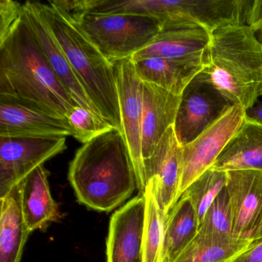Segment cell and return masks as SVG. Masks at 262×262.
Segmentation results:
<instances>
[{
    "instance_id": "obj_22",
    "label": "cell",
    "mask_w": 262,
    "mask_h": 262,
    "mask_svg": "<svg viewBox=\"0 0 262 262\" xmlns=\"http://www.w3.org/2000/svg\"><path fill=\"white\" fill-rule=\"evenodd\" d=\"M198 232L194 208L189 199L182 194L165 216L160 262H174Z\"/></svg>"
},
{
    "instance_id": "obj_18",
    "label": "cell",
    "mask_w": 262,
    "mask_h": 262,
    "mask_svg": "<svg viewBox=\"0 0 262 262\" xmlns=\"http://www.w3.org/2000/svg\"><path fill=\"white\" fill-rule=\"evenodd\" d=\"M211 33L202 28L161 30L151 43L131 58L133 62L150 59H187L208 53Z\"/></svg>"
},
{
    "instance_id": "obj_19",
    "label": "cell",
    "mask_w": 262,
    "mask_h": 262,
    "mask_svg": "<svg viewBox=\"0 0 262 262\" xmlns=\"http://www.w3.org/2000/svg\"><path fill=\"white\" fill-rule=\"evenodd\" d=\"M211 168L221 171L261 170L262 123L245 117Z\"/></svg>"
},
{
    "instance_id": "obj_6",
    "label": "cell",
    "mask_w": 262,
    "mask_h": 262,
    "mask_svg": "<svg viewBox=\"0 0 262 262\" xmlns=\"http://www.w3.org/2000/svg\"><path fill=\"white\" fill-rule=\"evenodd\" d=\"M253 0H163L162 30L202 28L211 33L228 25L248 26Z\"/></svg>"
},
{
    "instance_id": "obj_25",
    "label": "cell",
    "mask_w": 262,
    "mask_h": 262,
    "mask_svg": "<svg viewBox=\"0 0 262 262\" xmlns=\"http://www.w3.org/2000/svg\"><path fill=\"white\" fill-rule=\"evenodd\" d=\"M143 194L146 201L144 228V262H160L165 216L159 208L151 184H147Z\"/></svg>"
},
{
    "instance_id": "obj_15",
    "label": "cell",
    "mask_w": 262,
    "mask_h": 262,
    "mask_svg": "<svg viewBox=\"0 0 262 262\" xmlns=\"http://www.w3.org/2000/svg\"><path fill=\"white\" fill-rule=\"evenodd\" d=\"M23 13L39 40L52 70L70 97L76 105L85 108L96 117L103 119L76 77L68 59L36 7V2L27 1L23 4Z\"/></svg>"
},
{
    "instance_id": "obj_14",
    "label": "cell",
    "mask_w": 262,
    "mask_h": 262,
    "mask_svg": "<svg viewBox=\"0 0 262 262\" xmlns=\"http://www.w3.org/2000/svg\"><path fill=\"white\" fill-rule=\"evenodd\" d=\"M68 136H73L68 119L55 117L30 105L0 96V137Z\"/></svg>"
},
{
    "instance_id": "obj_3",
    "label": "cell",
    "mask_w": 262,
    "mask_h": 262,
    "mask_svg": "<svg viewBox=\"0 0 262 262\" xmlns=\"http://www.w3.org/2000/svg\"><path fill=\"white\" fill-rule=\"evenodd\" d=\"M204 72L233 105L247 110L262 97V46L247 25H228L211 33Z\"/></svg>"
},
{
    "instance_id": "obj_16",
    "label": "cell",
    "mask_w": 262,
    "mask_h": 262,
    "mask_svg": "<svg viewBox=\"0 0 262 262\" xmlns=\"http://www.w3.org/2000/svg\"><path fill=\"white\" fill-rule=\"evenodd\" d=\"M181 96L143 82L142 146L143 162L152 155L167 130L174 125Z\"/></svg>"
},
{
    "instance_id": "obj_4",
    "label": "cell",
    "mask_w": 262,
    "mask_h": 262,
    "mask_svg": "<svg viewBox=\"0 0 262 262\" xmlns=\"http://www.w3.org/2000/svg\"><path fill=\"white\" fill-rule=\"evenodd\" d=\"M36 4L101 117L122 133L114 64L50 3Z\"/></svg>"
},
{
    "instance_id": "obj_10",
    "label": "cell",
    "mask_w": 262,
    "mask_h": 262,
    "mask_svg": "<svg viewBox=\"0 0 262 262\" xmlns=\"http://www.w3.org/2000/svg\"><path fill=\"white\" fill-rule=\"evenodd\" d=\"M114 70L122 133L134 164L138 190L143 194L147 186L142 146L143 82L138 76L131 58L115 62Z\"/></svg>"
},
{
    "instance_id": "obj_2",
    "label": "cell",
    "mask_w": 262,
    "mask_h": 262,
    "mask_svg": "<svg viewBox=\"0 0 262 262\" xmlns=\"http://www.w3.org/2000/svg\"><path fill=\"white\" fill-rule=\"evenodd\" d=\"M69 180L78 201L113 211L138 189L134 164L123 133L113 128L83 144L70 162Z\"/></svg>"
},
{
    "instance_id": "obj_5",
    "label": "cell",
    "mask_w": 262,
    "mask_h": 262,
    "mask_svg": "<svg viewBox=\"0 0 262 262\" xmlns=\"http://www.w3.org/2000/svg\"><path fill=\"white\" fill-rule=\"evenodd\" d=\"M49 3L72 21L112 64L133 57L149 45L162 30L159 21L149 16L90 12L70 13Z\"/></svg>"
},
{
    "instance_id": "obj_28",
    "label": "cell",
    "mask_w": 262,
    "mask_h": 262,
    "mask_svg": "<svg viewBox=\"0 0 262 262\" xmlns=\"http://www.w3.org/2000/svg\"><path fill=\"white\" fill-rule=\"evenodd\" d=\"M23 4L13 0H0V36L5 34L22 13Z\"/></svg>"
},
{
    "instance_id": "obj_8",
    "label": "cell",
    "mask_w": 262,
    "mask_h": 262,
    "mask_svg": "<svg viewBox=\"0 0 262 262\" xmlns=\"http://www.w3.org/2000/svg\"><path fill=\"white\" fill-rule=\"evenodd\" d=\"M245 110L234 105L190 143L182 146L178 200L188 187L214 165L245 120Z\"/></svg>"
},
{
    "instance_id": "obj_12",
    "label": "cell",
    "mask_w": 262,
    "mask_h": 262,
    "mask_svg": "<svg viewBox=\"0 0 262 262\" xmlns=\"http://www.w3.org/2000/svg\"><path fill=\"white\" fill-rule=\"evenodd\" d=\"M182 145L171 125L161 139L152 155L144 160L147 184L153 192L161 211L166 216L178 202L182 171Z\"/></svg>"
},
{
    "instance_id": "obj_24",
    "label": "cell",
    "mask_w": 262,
    "mask_h": 262,
    "mask_svg": "<svg viewBox=\"0 0 262 262\" xmlns=\"http://www.w3.org/2000/svg\"><path fill=\"white\" fill-rule=\"evenodd\" d=\"M226 183L227 172L211 168L195 179L184 191L182 194L189 199L194 208L199 228L208 208L225 188Z\"/></svg>"
},
{
    "instance_id": "obj_13",
    "label": "cell",
    "mask_w": 262,
    "mask_h": 262,
    "mask_svg": "<svg viewBox=\"0 0 262 262\" xmlns=\"http://www.w3.org/2000/svg\"><path fill=\"white\" fill-rule=\"evenodd\" d=\"M146 201L144 194L127 202L110 219L107 262H144Z\"/></svg>"
},
{
    "instance_id": "obj_17",
    "label": "cell",
    "mask_w": 262,
    "mask_h": 262,
    "mask_svg": "<svg viewBox=\"0 0 262 262\" xmlns=\"http://www.w3.org/2000/svg\"><path fill=\"white\" fill-rule=\"evenodd\" d=\"M139 79L181 96L188 84L208 65V53L187 59L150 58L133 62Z\"/></svg>"
},
{
    "instance_id": "obj_11",
    "label": "cell",
    "mask_w": 262,
    "mask_h": 262,
    "mask_svg": "<svg viewBox=\"0 0 262 262\" xmlns=\"http://www.w3.org/2000/svg\"><path fill=\"white\" fill-rule=\"evenodd\" d=\"M227 191L232 219L233 236L251 241L262 240V171H227Z\"/></svg>"
},
{
    "instance_id": "obj_20",
    "label": "cell",
    "mask_w": 262,
    "mask_h": 262,
    "mask_svg": "<svg viewBox=\"0 0 262 262\" xmlns=\"http://www.w3.org/2000/svg\"><path fill=\"white\" fill-rule=\"evenodd\" d=\"M48 177L49 171L41 165L19 184L23 215L30 232L59 217V207L52 196Z\"/></svg>"
},
{
    "instance_id": "obj_27",
    "label": "cell",
    "mask_w": 262,
    "mask_h": 262,
    "mask_svg": "<svg viewBox=\"0 0 262 262\" xmlns=\"http://www.w3.org/2000/svg\"><path fill=\"white\" fill-rule=\"evenodd\" d=\"M67 119L73 130V137L82 144L115 128L103 119L96 117L79 105L72 110Z\"/></svg>"
},
{
    "instance_id": "obj_31",
    "label": "cell",
    "mask_w": 262,
    "mask_h": 262,
    "mask_svg": "<svg viewBox=\"0 0 262 262\" xmlns=\"http://www.w3.org/2000/svg\"><path fill=\"white\" fill-rule=\"evenodd\" d=\"M250 27L252 30L256 39L262 46V14L252 25L250 26Z\"/></svg>"
},
{
    "instance_id": "obj_1",
    "label": "cell",
    "mask_w": 262,
    "mask_h": 262,
    "mask_svg": "<svg viewBox=\"0 0 262 262\" xmlns=\"http://www.w3.org/2000/svg\"><path fill=\"white\" fill-rule=\"evenodd\" d=\"M0 96L64 119L77 106L52 70L23 10L0 36Z\"/></svg>"
},
{
    "instance_id": "obj_7",
    "label": "cell",
    "mask_w": 262,
    "mask_h": 262,
    "mask_svg": "<svg viewBox=\"0 0 262 262\" xmlns=\"http://www.w3.org/2000/svg\"><path fill=\"white\" fill-rule=\"evenodd\" d=\"M232 103L203 71L195 76L181 96L174 123L179 143H190L220 119Z\"/></svg>"
},
{
    "instance_id": "obj_26",
    "label": "cell",
    "mask_w": 262,
    "mask_h": 262,
    "mask_svg": "<svg viewBox=\"0 0 262 262\" xmlns=\"http://www.w3.org/2000/svg\"><path fill=\"white\" fill-rule=\"evenodd\" d=\"M198 234L220 240L235 238L233 236L232 219L226 188L219 193L208 208Z\"/></svg>"
},
{
    "instance_id": "obj_9",
    "label": "cell",
    "mask_w": 262,
    "mask_h": 262,
    "mask_svg": "<svg viewBox=\"0 0 262 262\" xmlns=\"http://www.w3.org/2000/svg\"><path fill=\"white\" fill-rule=\"evenodd\" d=\"M67 148V138L0 137V198Z\"/></svg>"
},
{
    "instance_id": "obj_23",
    "label": "cell",
    "mask_w": 262,
    "mask_h": 262,
    "mask_svg": "<svg viewBox=\"0 0 262 262\" xmlns=\"http://www.w3.org/2000/svg\"><path fill=\"white\" fill-rule=\"evenodd\" d=\"M252 246L251 241L220 240L198 234L174 262H231Z\"/></svg>"
},
{
    "instance_id": "obj_29",
    "label": "cell",
    "mask_w": 262,
    "mask_h": 262,
    "mask_svg": "<svg viewBox=\"0 0 262 262\" xmlns=\"http://www.w3.org/2000/svg\"><path fill=\"white\" fill-rule=\"evenodd\" d=\"M231 262H262V240L254 244Z\"/></svg>"
},
{
    "instance_id": "obj_30",
    "label": "cell",
    "mask_w": 262,
    "mask_h": 262,
    "mask_svg": "<svg viewBox=\"0 0 262 262\" xmlns=\"http://www.w3.org/2000/svg\"><path fill=\"white\" fill-rule=\"evenodd\" d=\"M245 117L256 122L262 123V99H257V102L251 108L245 110Z\"/></svg>"
},
{
    "instance_id": "obj_21",
    "label": "cell",
    "mask_w": 262,
    "mask_h": 262,
    "mask_svg": "<svg viewBox=\"0 0 262 262\" xmlns=\"http://www.w3.org/2000/svg\"><path fill=\"white\" fill-rule=\"evenodd\" d=\"M0 200V262H21L31 232L23 215L19 184Z\"/></svg>"
}]
</instances>
